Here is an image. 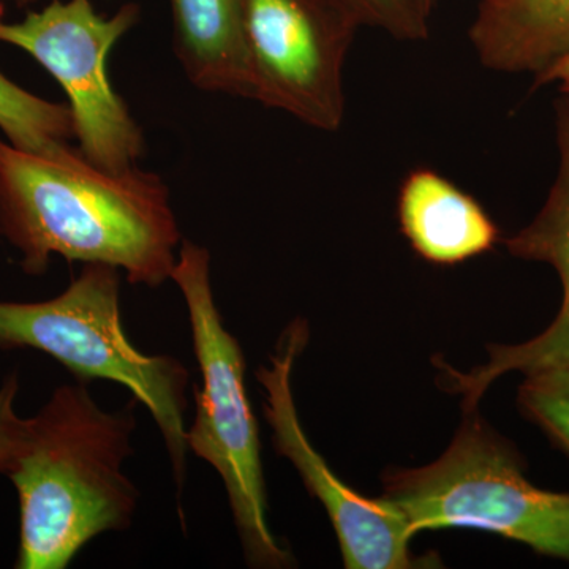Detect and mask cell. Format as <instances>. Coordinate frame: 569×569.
<instances>
[{"mask_svg": "<svg viewBox=\"0 0 569 569\" xmlns=\"http://www.w3.org/2000/svg\"><path fill=\"white\" fill-rule=\"evenodd\" d=\"M171 280L187 306L201 372V387H193L197 411L187 429V448L222 478L247 563L290 567L291 553L269 529L260 432L246 391V358L217 309L209 250L183 239Z\"/></svg>", "mask_w": 569, "mask_h": 569, "instance_id": "277c9868", "label": "cell"}, {"mask_svg": "<svg viewBox=\"0 0 569 569\" xmlns=\"http://www.w3.org/2000/svg\"><path fill=\"white\" fill-rule=\"evenodd\" d=\"M519 407L569 456V365L529 373L519 389Z\"/></svg>", "mask_w": 569, "mask_h": 569, "instance_id": "5bb4252c", "label": "cell"}, {"mask_svg": "<svg viewBox=\"0 0 569 569\" xmlns=\"http://www.w3.org/2000/svg\"><path fill=\"white\" fill-rule=\"evenodd\" d=\"M411 6L415 7L426 18V20H432L433 11L438 6V0H410Z\"/></svg>", "mask_w": 569, "mask_h": 569, "instance_id": "ac0fdd59", "label": "cell"}, {"mask_svg": "<svg viewBox=\"0 0 569 569\" xmlns=\"http://www.w3.org/2000/svg\"><path fill=\"white\" fill-rule=\"evenodd\" d=\"M0 130L22 151L62 156L73 151V116L69 104L48 102L26 91L0 71Z\"/></svg>", "mask_w": 569, "mask_h": 569, "instance_id": "4fadbf2b", "label": "cell"}, {"mask_svg": "<svg viewBox=\"0 0 569 569\" xmlns=\"http://www.w3.org/2000/svg\"><path fill=\"white\" fill-rule=\"evenodd\" d=\"M556 102L559 171L548 200L533 222L505 241L512 257L541 261L556 269L563 288V301L553 323L522 346L490 347L489 361L470 373L448 367L447 388L463 396V406L478 407L493 380L505 373H529L569 365V91H560Z\"/></svg>", "mask_w": 569, "mask_h": 569, "instance_id": "9c48e42d", "label": "cell"}, {"mask_svg": "<svg viewBox=\"0 0 569 569\" xmlns=\"http://www.w3.org/2000/svg\"><path fill=\"white\" fill-rule=\"evenodd\" d=\"M132 399L107 411L88 385L56 388L28 418L9 478L20 498L18 569H66L88 542L129 529L140 492L123 471L137 429Z\"/></svg>", "mask_w": 569, "mask_h": 569, "instance_id": "7a4b0ae2", "label": "cell"}, {"mask_svg": "<svg viewBox=\"0 0 569 569\" xmlns=\"http://www.w3.org/2000/svg\"><path fill=\"white\" fill-rule=\"evenodd\" d=\"M309 342V325L298 318L280 336L271 365L257 378L264 391V417L272 429L277 455L293 463L306 489L323 505L339 538L348 569L432 567L410 549L415 531L403 512L388 498H367L348 488L310 445L295 406L291 377L296 359Z\"/></svg>", "mask_w": 569, "mask_h": 569, "instance_id": "ba28073f", "label": "cell"}, {"mask_svg": "<svg viewBox=\"0 0 569 569\" xmlns=\"http://www.w3.org/2000/svg\"><path fill=\"white\" fill-rule=\"evenodd\" d=\"M0 234L41 276L54 254L126 272L132 284L171 279L182 238L170 190L140 167L110 173L77 149L41 156L0 138Z\"/></svg>", "mask_w": 569, "mask_h": 569, "instance_id": "6da1fadb", "label": "cell"}, {"mask_svg": "<svg viewBox=\"0 0 569 569\" xmlns=\"http://www.w3.org/2000/svg\"><path fill=\"white\" fill-rule=\"evenodd\" d=\"M523 460L507 438L466 410L455 440L433 463L392 470L383 497L411 530L475 529L569 561V493L531 485Z\"/></svg>", "mask_w": 569, "mask_h": 569, "instance_id": "5b68a950", "label": "cell"}, {"mask_svg": "<svg viewBox=\"0 0 569 569\" xmlns=\"http://www.w3.org/2000/svg\"><path fill=\"white\" fill-rule=\"evenodd\" d=\"M140 20L138 3H123L103 17L92 0H52L20 22L0 18V41L28 52L67 93L78 151L110 173L140 167L146 153L140 123L112 88L107 70L112 48Z\"/></svg>", "mask_w": 569, "mask_h": 569, "instance_id": "8992f818", "label": "cell"}, {"mask_svg": "<svg viewBox=\"0 0 569 569\" xmlns=\"http://www.w3.org/2000/svg\"><path fill=\"white\" fill-rule=\"evenodd\" d=\"M362 28L376 29L395 40L421 43L430 36V21L426 20L410 0H339Z\"/></svg>", "mask_w": 569, "mask_h": 569, "instance_id": "9a60e30c", "label": "cell"}, {"mask_svg": "<svg viewBox=\"0 0 569 569\" xmlns=\"http://www.w3.org/2000/svg\"><path fill=\"white\" fill-rule=\"evenodd\" d=\"M13 2L17 3V6L26 7L31 6V3L39 2V0H13Z\"/></svg>", "mask_w": 569, "mask_h": 569, "instance_id": "d6986e66", "label": "cell"}, {"mask_svg": "<svg viewBox=\"0 0 569 569\" xmlns=\"http://www.w3.org/2000/svg\"><path fill=\"white\" fill-rule=\"evenodd\" d=\"M535 84H559L560 91H569V58L535 80Z\"/></svg>", "mask_w": 569, "mask_h": 569, "instance_id": "e0dca14e", "label": "cell"}, {"mask_svg": "<svg viewBox=\"0 0 569 569\" xmlns=\"http://www.w3.org/2000/svg\"><path fill=\"white\" fill-rule=\"evenodd\" d=\"M468 40L485 69L538 80L569 58V0H479Z\"/></svg>", "mask_w": 569, "mask_h": 569, "instance_id": "8fae6325", "label": "cell"}, {"mask_svg": "<svg viewBox=\"0 0 569 569\" xmlns=\"http://www.w3.org/2000/svg\"><path fill=\"white\" fill-rule=\"evenodd\" d=\"M397 219L415 253L437 266L466 263L500 241L485 206L430 168H415L400 183Z\"/></svg>", "mask_w": 569, "mask_h": 569, "instance_id": "30bf717a", "label": "cell"}, {"mask_svg": "<svg viewBox=\"0 0 569 569\" xmlns=\"http://www.w3.org/2000/svg\"><path fill=\"white\" fill-rule=\"evenodd\" d=\"M173 48L201 92L252 100L244 0H170Z\"/></svg>", "mask_w": 569, "mask_h": 569, "instance_id": "7c38bea8", "label": "cell"}, {"mask_svg": "<svg viewBox=\"0 0 569 569\" xmlns=\"http://www.w3.org/2000/svg\"><path fill=\"white\" fill-rule=\"evenodd\" d=\"M18 389L17 373L7 377L0 388V475L6 477L17 467L28 436V418H21L14 410Z\"/></svg>", "mask_w": 569, "mask_h": 569, "instance_id": "2e32d148", "label": "cell"}, {"mask_svg": "<svg viewBox=\"0 0 569 569\" xmlns=\"http://www.w3.org/2000/svg\"><path fill=\"white\" fill-rule=\"evenodd\" d=\"M43 351L81 383L110 380L130 389L159 427L179 492L187 475L189 370L167 355H146L121 321V271L88 263L56 298L0 302V350Z\"/></svg>", "mask_w": 569, "mask_h": 569, "instance_id": "3957f363", "label": "cell"}, {"mask_svg": "<svg viewBox=\"0 0 569 569\" xmlns=\"http://www.w3.org/2000/svg\"><path fill=\"white\" fill-rule=\"evenodd\" d=\"M361 28L339 0H244L253 102L320 132L342 129L347 59Z\"/></svg>", "mask_w": 569, "mask_h": 569, "instance_id": "52a82bcc", "label": "cell"}]
</instances>
